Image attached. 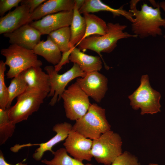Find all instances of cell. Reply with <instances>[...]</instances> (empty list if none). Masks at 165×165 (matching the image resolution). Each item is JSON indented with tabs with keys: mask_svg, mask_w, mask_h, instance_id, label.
<instances>
[{
	"mask_svg": "<svg viewBox=\"0 0 165 165\" xmlns=\"http://www.w3.org/2000/svg\"><path fill=\"white\" fill-rule=\"evenodd\" d=\"M107 78L98 71L87 73L84 77L78 78L76 82L89 97L100 103L108 90Z\"/></svg>",
	"mask_w": 165,
	"mask_h": 165,
	"instance_id": "30bf717a",
	"label": "cell"
},
{
	"mask_svg": "<svg viewBox=\"0 0 165 165\" xmlns=\"http://www.w3.org/2000/svg\"><path fill=\"white\" fill-rule=\"evenodd\" d=\"M148 165H160L157 163H149Z\"/></svg>",
	"mask_w": 165,
	"mask_h": 165,
	"instance_id": "e575fe53",
	"label": "cell"
},
{
	"mask_svg": "<svg viewBox=\"0 0 165 165\" xmlns=\"http://www.w3.org/2000/svg\"><path fill=\"white\" fill-rule=\"evenodd\" d=\"M33 50L37 55L42 56L55 66L59 63L62 57L61 52L48 35L46 41H41Z\"/></svg>",
	"mask_w": 165,
	"mask_h": 165,
	"instance_id": "ffe728a7",
	"label": "cell"
},
{
	"mask_svg": "<svg viewBox=\"0 0 165 165\" xmlns=\"http://www.w3.org/2000/svg\"><path fill=\"white\" fill-rule=\"evenodd\" d=\"M73 49H71L69 51L62 53L60 62L58 64L54 66V69L55 71L58 72L62 68L63 65L69 63L70 61L69 57Z\"/></svg>",
	"mask_w": 165,
	"mask_h": 165,
	"instance_id": "4dcf8cb0",
	"label": "cell"
},
{
	"mask_svg": "<svg viewBox=\"0 0 165 165\" xmlns=\"http://www.w3.org/2000/svg\"><path fill=\"white\" fill-rule=\"evenodd\" d=\"M72 127L71 124L66 122L57 123L54 125L52 129L53 130L56 132V134L47 142L40 144H16L11 147L10 150L12 152H16L24 147L38 145L39 147L35 150L32 155V157L35 160L40 161L46 152L49 151L53 154L54 153V152L52 149L53 147L59 142L65 140L72 130Z\"/></svg>",
	"mask_w": 165,
	"mask_h": 165,
	"instance_id": "8fae6325",
	"label": "cell"
},
{
	"mask_svg": "<svg viewBox=\"0 0 165 165\" xmlns=\"http://www.w3.org/2000/svg\"><path fill=\"white\" fill-rule=\"evenodd\" d=\"M27 88V84L21 73L13 78L8 87V98L6 109L11 107L14 99L24 93Z\"/></svg>",
	"mask_w": 165,
	"mask_h": 165,
	"instance_id": "d4e9b609",
	"label": "cell"
},
{
	"mask_svg": "<svg viewBox=\"0 0 165 165\" xmlns=\"http://www.w3.org/2000/svg\"><path fill=\"white\" fill-rule=\"evenodd\" d=\"M111 165H141L138 157L127 151L117 157Z\"/></svg>",
	"mask_w": 165,
	"mask_h": 165,
	"instance_id": "83f0119b",
	"label": "cell"
},
{
	"mask_svg": "<svg viewBox=\"0 0 165 165\" xmlns=\"http://www.w3.org/2000/svg\"><path fill=\"white\" fill-rule=\"evenodd\" d=\"M160 8H161L165 12V1H162L159 3ZM165 38V35L164 36Z\"/></svg>",
	"mask_w": 165,
	"mask_h": 165,
	"instance_id": "836d02e7",
	"label": "cell"
},
{
	"mask_svg": "<svg viewBox=\"0 0 165 165\" xmlns=\"http://www.w3.org/2000/svg\"><path fill=\"white\" fill-rule=\"evenodd\" d=\"M15 124L9 119L6 109L0 108V145L5 143L13 135Z\"/></svg>",
	"mask_w": 165,
	"mask_h": 165,
	"instance_id": "484cf974",
	"label": "cell"
},
{
	"mask_svg": "<svg viewBox=\"0 0 165 165\" xmlns=\"http://www.w3.org/2000/svg\"><path fill=\"white\" fill-rule=\"evenodd\" d=\"M53 158L50 160L44 159L41 162L46 165H93L91 163L84 164L69 156L64 148H62L54 152Z\"/></svg>",
	"mask_w": 165,
	"mask_h": 165,
	"instance_id": "603a6c76",
	"label": "cell"
},
{
	"mask_svg": "<svg viewBox=\"0 0 165 165\" xmlns=\"http://www.w3.org/2000/svg\"><path fill=\"white\" fill-rule=\"evenodd\" d=\"M46 1V0H22L20 3L21 5H25L29 7L31 16L34 11Z\"/></svg>",
	"mask_w": 165,
	"mask_h": 165,
	"instance_id": "f546056e",
	"label": "cell"
},
{
	"mask_svg": "<svg viewBox=\"0 0 165 165\" xmlns=\"http://www.w3.org/2000/svg\"><path fill=\"white\" fill-rule=\"evenodd\" d=\"M48 35L62 53L71 49L68 46L71 38L69 27L60 28L51 32Z\"/></svg>",
	"mask_w": 165,
	"mask_h": 165,
	"instance_id": "cb8c5ba5",
	"label": "cell"
},
{
	"mask_svg": "<svg viewBox=\"0 0 165 165\" xmlns=\"http://www.w3.org/2000/svg\"><path fill=\"white\" fill-rule=\"evenodd\" d=\"M75 4L74 0H46L37 8L31 15L28 22L38 20L50 14L64 11L73 10Z\"/></svg>",
	"mask_w": 165,
	"mask_h": 165,
	"instance_id": "e0dca14e",
	"label": "cell"
},
{
	"mask_svg": "<svg viewBox=\"0 0 165 165\" xmlns=\"http://www.w3.org/2000/svg\"><path fill=\"white\" fill-rule=\"evenodd\" d=\"M108 30L103 35H93L82 39L75 47L81 51L90 50L97 53L102 58L101 52L109 53L117 46L118 41L122 39L137 38V36L124 31L127 26L119 23H107Z\"/></svg>",
	"mask_w": 165,
	"mask_h": 165,
	"instance_id": "7a4b0ae2",
	"label": "cell"
},
{
	"mask_svg": "<svg viewBox=\"0 0 165 165\" xmlns=\"http://www.w3.org/2000/svg\"><path fill=\"white\" fill-rule=\"evenodd\" d=\"M6 65L2 60L0 61V108L6 109L8 98V88L5 81V72Z\"/></svg>",
	"mask_w": 165,
	"mask_h": 165,
	"instance_id": "4316f807",
	"label": "cell"
},
{
	"mask_svg": "<svg viewBox=\"0 0 165 165\" xmlns=\"http://www.w3.org/2000/svg\"><path fill=\"white\" fill-rule=\"evenodd\" d=\"M100 57L84 53L75 46L69 58L70 61L77 64L84 72L87 73L101 70L102 62Z\"/></svg>",
	"mask_w": 165,
	"mask_h": 165,
	"instance_id": "ac0fdd59",
	"label": "cell"
},
{
	"mask_svg": "<svg viewBox=\"0 0 165 165\" xmlns=\"http://www.w3.org/2000/svg\"><path fill=\"white\" fill-rule=\"evenodd\" d=\"M75 4L79 9L83 5L85 0H75Z\"/></svg>",
	"mask_w": 165,
	"mask_h": 165,
	"instance_id": "d6a6232c",
	"label": "cell"
},
{
	"mask_svg": "<svg viewBox=\"0 0 165 165\" xmlns=\"http://www.w3.org/2000/svg\"><path fill=\"white\" fill-rule=\"evenodd\" d=\"M44 69L49 77L50 90L47 97H52L49 103L52 106L61 99L65 87L70 82L76 78L84 77L87 74L76 64H74L71 69L62 74H59L52 66H46Z\"/></svg>",
	"mask_w": 165,
	"mask_h": 165,
	"instance_id": "9c48e42d",
	"label": "cell"
},
{
	"mask_svg": "<svg viewBox=\"0 0 165 165\" xmlns=\"http://www.w3.org/2000/svg\"><path fill=\"white\" fill-rule=\"evenodd\" d=\"M83 16L86 27V33L82 39L93 35L102 36L106 34L108 30L107 23L103 20L90 13H84Z\"/></svg>",
	"mask_w": 165,
	"mask_h": 165,
	"instance_id": "7402d4cb",
	"label": "cell"
},
{
	"mask_svg": "<svg viewBox=\"0 0 165 165\" xmlns=\"http://www.w3.org/2000/svg\"><path fill=\"white\" fill-rule=\"evenodd\" d=\"M48 94L44 92L26 91L17 97L14 105L6 109L10 120L16 125L27 120L38 110Z\"/></svg>",
	"mask_w": 165,
	"mask_h": 165,
	"instance_id": "52a82bcc",
	"label": "cell"
},
{
	"mask_svg": "<svg viewBox=\"0 0 165 165\" xmlns=\"http://www.w3.org/2000/svg\"><path fill=\"white\" fill-rule=\"evenodd\" d=\"M73 16L70 25L71 38L68 46L73 48L82 39L86 31V23L84 17L79 11V9L75 4L73 9Z\"/></svg>",
	"mask_w": 165,
	"mask_h": 165,
	"instance_id": "44dd1931",
	"label": "cell"
},
{
	"mask_svg": "<svg viewBox=\"0 0 165 165\" xmlns=\"http://www.w3.org/2000/svg\"><path fill=\"white\" fill-rule=\"evenodd\" d=\"M22 0H0V16L1 17L3 16L4 14L12 8L17 7Z\"/></svg>",
	"mask_w": 165,
	"mask_h": 165,
	"instance_id": "f1b7e54d",
	"label": "cell"
},
{
	"mask_svg": "<svg viewBox=\"0 0 165 165\" xmlns=\"http://www.w3.org/2000/svg\"><path fill=\"white\" fill-rule=\"evenodd\" d=\"M140 0H131L130 2V10L134 18L132 23L131 29L134 34L141 38L162 35L161 27L165 28V18L161 15L160 7L158 4L155 8L144 3L140 10L137 8Z\"/></svg>",
	"mask_w": 165,
	"mask_h": 165,
	"instance_id": "6da1fadb",
	"label": "cell"
},
{
	"mask_svg": "<svg viewBox=\"0 0 165 165\" xmlns=\"http://www.w3.org/2000/svg\"><path fill=\"white\" fill-rule=\"evenodd\" d=\"M93 140L85 138L78 132L72 130L69 132L63 145L68 153L74 158L82 162L90 161Z\"/></svg>",
	"mask_w": 165,
	"mask_h": 165,
	"instance_id": "7c38bea8",
	"label": "cell"
},
{
	"mask_svg": "<svg viewBox=\"0 0 165 165\" xmlns=\"http://www.w3.org/2000/svg\"><path fill=\"white\" fill-rule=\"evenodd\" d=\"M160 93L151 86L148 75H142L138 88L128 96L130 105L134 110L141 109L140 114L153 115L161 111Z\"/></svg>",
	"mask_w": 165,
	"mask_h": 165,
	"instance_id": "5b68a950",
	"label": "cell"
},
{
	"mask_svg": "<svg viewBox=\"0 0 165 165\" xmlns=\"http://www.w3.org/2000/svg\"><path fill=\"white\" fill-rule=\"evenodd\" d=\"M9 38L11 44H15L25 48L33 50L41 41L42 35L30 24H26L14 31L4 34Z\"/></svg>",
	"mask_w": 165,
	"mask_h": 165,
	"instance_id": "5bb4252c",
	"label": "cell"
},
{
	"mask_svg": "<svg viewBox=\"0 0 165 165\" xmlns=\"http://www.w3.org/2000/svg\"><path fill=\"white\" fill-rule=\"evenodd\" d=\"M1 54L6 58L5 63L9 67L6 74L8 79L13 78L31 67H41L42 62L33 50L15 44L3 48Z\"/></svg>",
	"mask_w": 165,
	"mask_h": 165,
	"instance_id": "277c9868",
	"label": "cell"
},
{
	"mask_svg": "<svg viewBox=\"0 0 165 165\" xmlns=\"http://www.w3.org/2000/svg\"><path fill=\"white\" fill-rule=\"evenodd\" d=\"M101 11L111 13L114 16H123L133 23L134 18L132 13L123 9V6L118 9H114L105 4L100 0H85L84 3L79 9L81 14L93 13Z\"/></svg>",
	"mask_w": 165,
	"mask_h": 165,
	"instance_id": "d6986e66",
	"label": "cell"
},
{
	"mask_svg": "<svg viewBox=\"0 0 165 165\" xmlns=\"http://www.w3.org/2000/svg\"><path fill=\"white\" fill-rule=\"evenodd\" d=\"M21 74L27 85L26 91H42L48 94L50 92L49 76L41 67H31Z\"/></svg>",
	"mask_w": 165,
	"mask_h": 165,
	"instance_id": "2e32d148",
	"label": "cell"
},
{
	"mask_svg": "<svg viewBox=\"0 0 165 165\" xmlns=\"http://www.w3.org/2000/svg\"><path fill=\"white\" fill-rule=\"evenodd\" d=\"M92 140L91 154L99 163L111 165L123 152L121 136L111 130Z\"/></svg>",
	"mask_w": 165,
	"mask_h": 165,
	"instance_id": "8992f818",
	"label": "cell"
},
{
	"mask_svg": "<svg viewBox=\"0 0 165 165\" xmlns=\"http://www.w3.org/2000/svg\"><path fill=\"white\" fill-rule=\"evenodd\" d=\"M66 116L71 120L81 118L86 113L90 106L89 97L76 82L65 90L61 96Z\"/></svg>",
	"mask_w": 165,
	"mask_h": 165,
	"instance_id": "ba28073f",
	"label": "cell"
},
{
	"mask_svg": "<svg viewBox=\"0 0 165 165\" xmlns=\"http://www.w3.org/2000/svg\"><path fill=\"white\" fill-rule=\"evenodd\" d=\"M30 8L21 5L0 18V34L13 32L23 25L29 24Z\"/></svg>",
	"mask_w": 165,
	"mask_h": 165,
	"instance_id": "9a60e30c",
	"label": "cell"
},
{
	"mask_svg": "<svg viewBox=\"0 0 165 165\" xmlns=\"http://www.w3.org/2000/svg\"><path fill=\"white\" fill-rule=\"evenodd\" d=\"M73 13V10L48 15L29 24L42 35H49L51 32L61 28L69 27L72 21Z\"/></svg>",
	"mask_w": 165,
	"mask_h": 165,
	"instance_id": "4fadbf2b",
	"label": "cell"
},
{
	"mask_svg": "<svg viewBox=\"0 0 165 165\" xmlns=\"http://www.w3.org/2000/svg\"><path fill=\"white\" fill-rule=\"evenodd\" d=\"M0 165H28L27 163L20 162L14 165L8 163L5 160L4 155L2 151H0Z\"/></svg>",
	"mask_w": 165,
	"mask_h": 165,
	"instance_id": "1f68e13d",
	"label": "cell"
},
{
	"mask_svg": "<svg viewBox=\"0 0 165 165\" xmlns=\"http://www.w3.org/2000/svg\"><path fill=\"white\" fill-rule=\"evenodd\" d=\"M105 115V110L96 103L91 104L86 113L75 121L72 130L92 140L98 138L111 130Z\"/></svg>",
	"mask_w": 165,
	"mask_h": 165,
	"instance_id": "3957f363",
	"label": "cell"
}]
</instances>
